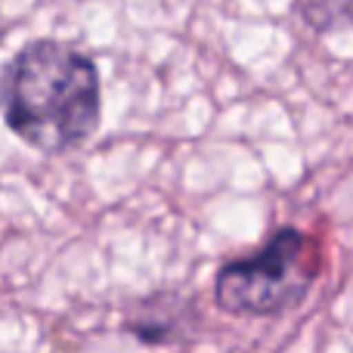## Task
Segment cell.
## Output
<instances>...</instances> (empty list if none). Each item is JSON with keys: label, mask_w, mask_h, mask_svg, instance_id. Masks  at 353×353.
<instances>
[{"label": "cell", "mask_w": 353, "mask_h": 353, "mask_svg": "<svg viewBox=\"0 0 353 353\" xmlns=\"http://www.w3.org/2000/svg\"><path fill=\"white\" fill-rule=\"evenodd\" d=\"M6 128L31 149L62 155L90 140L103 115L99 72L90 56L59 41H34L0 78Z\"/></svg>", "instance_id": "1"}, {"label": "cell", "mask_w": 353, "mask_h": 353, "mask_svg": "<svg viewBox=\"0 0 353 353\" xmlns=\"http://www.w3.org/2000/svg\"><path fill=\"white\" fill-rule=\"evenodd\" d=\"M319 270V251L304 232L282 226L257 254L226 263L214 282V301L236 316H273L307 298Z\"/></svg>", "instance_id": "2"}, {"label": "cell", "mask_w": 353, "mask_h": 353, "mask_svg": "<svg viewBox=\"0 0 353 353\" xmlns=\"http://www.w3.org/2000/svg\"><path fill=\"white\" fill-rule=\"evenodd\" d=\"M180 301H143L137 316L128 319V332L146 344H171L183 332Z\"/></svg>", "instance_id": "3"}]
</instances>
